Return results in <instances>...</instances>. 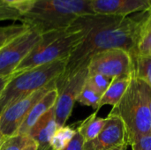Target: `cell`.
I'll use <instances>...</instances> for the list:
<instances>
[{
  "label": "cell",
  "instance_id": "4dcf8cb0",
  "mask_svg": "<svg viewBox=\"0 0 151 150\" xmlns=\"http://www.w3.org/2000/svg\"><path fill=\"white\" fill-rule=\"evenodd\" d=\"M6 138L4 137V135L2 133V132H1V130H0V146L3 144V142L4 141V140H5Z\"/></svg>",
  "mask_w": 151,
  "mask_h": 150
},
{
  "label": "cell",
  "instance_id": "484cf974",
  "mask_svg": "<svg viewBox=\"0 0 151 150\" xmlns=\"http://www.w3.org/2000/svg\"><path fill=\"white\" fill-rule=\"evenodd\" d=\"M136 81H137L138 88H139L142 95H143L144 100L147 103V105H148V108H149L151 117V88L148 84H146L144 81H142V80H139L137 78H136Z\"/></svg>",
  "mask_w": 151,
  "mask_h": 150
},
{
  "label": "cell",
  "instance_id": "603a6c76",
  "mask_svg": "<svg viewBox=\"0 0 151 150\" xmlns=\"http://www.w3.org/2000/svg\"><path fill=\"white\" fill-rule=\"evenodd\" d=\"M1 1L5 4L9 5L10 7L17 10L22 16L32 8L35 0H1Z\"/></svg>",
  "mask_w": 151,
  "mask_h": 150
},
{
  "label": "cell",
  "instance_id": "d6986e66",
  "mask_svg": "<svg viewBox=\"0 0 151 150\" xmlns=\"http://www.w3.org/2000/svg\"><path fill=\"white\" fill-rule=\"evenodd\" d=\"M76 133V129L71 126L58 127L50 141V150H63L72 141Z\"/></svg>",
  "mask_w": 151,
  "mask_h": 150
},
{
  "label": "cell",
  "instance_id": "52a82bcc",
  "mask_svg": "<svg viewBox=\"0 0 151 150\" xmlns=\"http://www.w3.org/2000/svg\"><path fill=\"white\" fill-rule=\"evenodd\" d=\"M57 80L29 95L16 101L0 114V130L5 138L13 136L23 124L32 108L56 86Z\"/></svg>",
  "mask_w": 151,
  "mask_h": 150
},
{
  "label": "cell",
  "instance_id": "ac0fdd59",
  "mask_svg": "<svg viewBox=\"0 0 151 150\" xmlns=\"http://www.w3.org/2000/svg\"><path fill=\"white\" fill-rule=\"evenodd\" d=\"M134 63L135 78L144 81L151 88V57L144 56H133Z\"/></svg>",
  "mask_w": 151,
  "mask_h": 150
},
{
  "label": "cell",
  "instance_id": "1f68e13d",
  "mask_svg": "<svg viewBox=\"0 0 151 150\" xmlns=\"http://www.w3.org/2000/svg\"><path fill=\"white\" fill-rule=\"evenodd\" d=\"M150 7H151V0H150Z\"/></svg>",
  "mask_w": 151,
  "mask_h": 150
},
{
  "label": "cell",
  "instance_id": "8fae6325",
  "mask_svg": "<svg viewBox=\"0 0 151 150\" xmlns=\"http://www.w3.org/2000/svg\"><path fill=\"white\" fill-rule=\"evenodd\" d=\"M92 9L95 14L126 17L146 11L150 9V0H93Z\"/></svg>",
  "mask_w": 151,
  "mask_h": 150
},
{
  "label": "cell",
  "instance_id": "8992f818",
  "mask_svg": "<svg viewBox=\"0 0 151 150\" xmlns=\"http://www.w3.org/2000/svg\"><path fill=\"white\" fill-rule=\"evenodd\" d=\"M134 72V58L123 49L106 50L94 55L88 65V74H102L114 79Z\"/></svg>",
  "mask_w": 151,
  "mask_h": 150
},
{
  "label": "cell",
  "instance_id": "e0dca14e",
  "mask_svg": "<svg viewBox=\"0 0 151 150\" xmlns=\"http://www.w3.org/2000/svg\"><path fill=\"white\" fill-rule=\"evenodd\" d=\"M29 29L30 27L23 23L0 27V50Z\"/></svg>",
  "mask_w": 151,
  "mask_h": 150
},
{
  "label": "cell",
  "instance_id": "3957f363",
  "mask_svg": "<svg viewBox=\"0 0 151 150\" xmlns=\"http://www.w3.org/2000/svg\"><path fill=\"white\" fill-rule=\"evenodd\" d=\"M83 36L84 30L77 20L67 28L42 34L39 42L15 69L13 74L58 60L68 59Z\"/></svg>",
  "mask_w": 151,
  "mask_h": 150
},
{
  "label": "cell",
  "instance_id": "9c48e42d",
  "mask_svg": "<svg viewBox=\"0 0 151 150\" xmlns=\"http://www.w3.org/2000/svg\"><path fill=\"white\" fill-rule=\"evenodd\" d=\"M87 77L88 67H85L57 86L58 95L54 105V110L56 122L58 127L65 126V122L71 116L74 103L86 82Z\"/></svg>",
  "mask_w": 151,
  "mask_h": 150
},
{
  "label": "cell",
  "instance_id": "5b68a950",
  "mask_svg": "<svg viewBox=\"0 0 151 150\" xmlns=\"http://www.w3.org/2000/svg\"><path fill=\"white\" fill-rule=\"evenodd\" d=\"M109 115L118 116L123 121L127 133L128 145L142 136L151 134L150 113L138 88L135 76L133 77L126 93L112 107Z\"/></svg>",
  "mask_w": 151,
  "mask_h": 150
},
{
  "label": "cell",
  "instance_id": "ffe728a7",
  "mask_svg": "<svg viewBox=\"0 0 151 150\" xmlns=\"http://www.w3.org/2000/svg\"><path fill=\"white\" fill-rule=\"evenodd\" d=\"M102 95L96 93L94 89H92L86 82L80 92L78 97H77V102L92 107L95 110H99V103L101 100Z\"/></svg>",
  "mask_w": 151,
  "mask_h": 150
},
{
  "label": "cell",
  "instance_id": "f546056e",
  "mask_svg": "<svg viewBox=\"0 0 151 150\" xmlns=\"http://www.w3.org/2000/svg\"><path fill=\"white\" fill-rule=\"evenodd\" d=\"M126 149H127V146H120V147H117V148H113V149L106 150H126Z\"/></svg>",
  "mask_w": 151,
  "mask_h": 150
},
{
  "label": "cell",
  "instance_id": "4316f807",
  "mask_svg": "<svg viewBox=\"0 0 151 150\" xmlns=\"http://www.w3.org/2000/svg\"><path fill=\"white\" fill-rule=\"evenodd\" d=\"M84 140L76 128V133L69 142V144L63 150H84Z\"/></svg>",
  "mask_w": 151,
  "mask_h": 150
},
{
  "label": "cell",
  "instance_id": "7402d4cb",
  "mask_svg": "<svg viewBox=\"0 0 151 150\" xmlns=\"http://www.w3.org/2000/svg\"><path fill=\"white\" fill-rule=\"evenodd\" d=\"M28 135L16 134L8 137L0 146V150H22L30 141Z\"/></svg>",
  "mask_w": 151,
  "mask_h": 150
},
{
  "label": "cell",
  "instance_id": "d4e9b609",
  "mask_svg": "<svg viewBox=\"0 0 151 150\" xmlns=\"http://www.w3.org/2000/svg\"><path fill=\"white\" fill-rule=\"evenodd\" d=\"M133 150H151V134L137 139L131 144Z\"/></svg>",
  "mask_w": 151,
  "mask_h": 150
},
{
  "label": "cell",
  "instance_id": "277c9868",
  "mask_svg": "<svg viewBox=\"0 0 151 150\" xmlns=\"http://www.w3.org/2000/svg\"><path fill=\"white\" fill-rule=\"evenodd\" d=\"M67 59L58 60L12 74L0 95V114L12 103L58 80L65 72Z\"/></svg>",
  "mask_w": 151,
  "mask_h": 150
},
{
  "label": "cell",
  "instance_id": "30bf717a",
  "mask_svg": "<svg viewBox=\"0 0 151 150\" xmlns=\"http://www.w3.org/2000/svg\"><path fill=\"white\" fill-rule=\"evenodd\" d=\"M127 145V133L123 121L118 116L108 115L100 133L93 141L84 143L83 149L106 150Z\"/></svg>",
  "mask_w": 151,
  "mask_h": 150
},
{
  "label": "cell",
  "instance_id": "9a60e30c",
  "mask_svg": "<svg viewBox=\"0 0 151 150\" xmlns=\"http://www.w3.org/2000/svg\"><path fill=\"white\" fill-rule=\"evenodd\" d=\"M134 76V72L131 74L122 75L112 79L109 88L101 97L99 103V109L104 105H107V104L115 106L126 93Z\"/></svg>",
  "mask_w": 151,
  "mask_h": 150
},
{
  "label": "cell",
  "instance_id": "4fadbf2b",
  "mask_svg": "<svg viewBox=\"0 0 151 150\" xmlns=\"http://www.w3.org/2000/svg\"><path fill=\"white\" fill-rule=\"evenodd\" d=\"M58 90L57 87H55L50 92H48L39 102H37L36 104L30 111L29 114L27 115L23 124L19 128L16 134L28 135L29 131L34 126V125L38 121V119L55 105L56 101L58 99Z\"/></svg>",
  "mask_w": 151,
  "mask_h": 150
},
{
  "label": "cell",
  "instance_id": "f1b7e54d",
  "mask_svg": "<svg viewBox=\"0 0 151 150\" xmlns=\"http://www.w3.org/2000/svg\"><path fill=\"white\" fill-rule=\"evenodd\" d=\"M38 149V146L37 143L33 141L32 139H30V141H28V143L24 147V149L22 150H37Z\"/></svg>",
  "mask_w": 151,
  "mask_h": 150
},
{
  "label": "cell",
  "instance_id": "cb8c5ba5",
  "mask_svg": "<svg viewBox=\"0 0 151 150\" xmlns=\"http://www.w3.org/2000/svg\"><path fill=\"white\" fill-rule=\"evenodd\" d=\"M21 14L15 9L10 7L0 0V21L6 19L19 20Z\"/></svg>",
  "mask_w": 151,
  "mask_h": 150
},
{
  "label": "cell",
  "instance_id": "7a4b0ae2",
  "mask_svg": "<svg viewBox=\"0 0 151 150\" xmlns=\"http://www.w3.org/2000/svg\"><path fill=\"white\" fill-rule=\"evenodd\" d=\"M92 2L93 0H35L19 21L41 34L65 29L79 18L95 14Z\"/></svg>",
  "mask_w": 151,
  "mask_h": 150
},
{
  "label": "cell",
  "instance_id": "6da1fadb",
  "mask_svg": "<svg viewBox=\"0 0 151 150\" xmlns=\"http://www.w3.org/2000/svg\"><path fill=\"white\" fill-rule=\"evenodd\" d=\"M141 17L90 14L76 19L84 30V36L68 57L65 72L57 80L56 86L79 70L88 67L91 57L98 52L123 49L132 55Z\"/></svg>",
  "mask_w": 151,
  "mask_h": 150
},
{
  "label": "cell",
  "instance_id": "7c38bea8",
  "mask_svg": "<svg viewBox=\"0 0 151 150\" xmlns=\"http://www.w3.org/2000/svg\"><path fill=\"white\" fill-rule=\"evenodd\" d=\"M58 128L53 106L34 125L28 133V136L37 143V150H50V141Z\"/></svg>",
  "mask_w": 151,
  "mask_h": 150
},
{
  "label": "cell",
  "instance_id": "44dd1931",
  "mask_svg": "<svg viewBox=\"0 0 151 150\" xmlns=\"http://www.w3.org/2000/svg\"><path fill=\"white\" fill-rule=\"evenodd\" d=\"M111 80H112L111 78L106 77L102 74H93V75L88 74L86 83L96 93L103 95L107 90V88H109L110 84L111 83Z\"/></svg>",
  "mask_w": 151,
  "mask_h": 150
},
{
  "label": "cell",
  "instance_id": "ba28073f",
  "mask_svg": "<svg viewBox=\"0 0 151 150\" xmlns=\"http://www.w3.org/2000/svg\"><path fill=\"white\" fill-rule=\"evenodd\" d=\"M41 35L40 33L30 28L0 50V77L13 74L15 69L39 42Z\"/></svg>",
  "mask_w": 151,
  "mask_h": 150
},
{
  "label": "cell",
  "instance_id": "2e32d148",
  "mask_svg": "<svg viewBox=\"0 0 151 150\" xmlns=\"http://www.w3.org/2000/svg\"><path fill=\"white\" fill-rule=\"evenodd\" d=\"M105 121L106 118H98L96 112L81 122V124L77 127V130L82 136L84 143L89 142L97 137L102 131Z\"/></svg>",
  "mask_w": 151,
  "mask_h": 150
},
{
  "label": "cell",
  "instance_id": "5bb4252c",
  "mask_svg": "<svg viewBox=\"0 0 151 150\" xmlns=\"http://www.w3.org/2000/svg\"><path fill=\"white\" fill-rule=\"evenodd\" d=\"M151 57V7L142 15L137 27L133 56Z\"/></svg>",
  "mask_w": 151,
  "mask_h": 150
},
{
  "label": "cell",
  "instance_id": "83f0119b",
  "mask_svg": "<svg viewBox=\"0 0 151 150\" xmlns=\"http://www.w3.org/2000/svg\"><path fill=\"white\" fill-rule=\"evenodd\" d=\"M12 76H7V77H0V95L3 93L4 89L5 88L7 83L9 82L10 79Z\"/></svg>",
  "mask_w": 151,
  "mask_h": 150
}]
</instances>
